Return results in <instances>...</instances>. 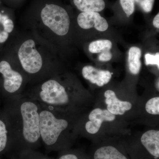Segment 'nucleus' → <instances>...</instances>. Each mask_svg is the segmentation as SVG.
Masks as SVG:
<instances>
[{"label":"nucleus","instance_id":"nucleus-12","mask_svg":"<svg viewBox=\"0 0 159 159\" xmlns=\"http://www.w3.org/2000/svg\"><path fill=\"white\" fill-rule=\"evenodd\" d=\"M142 145L148 153L156 159L159 157V131L148 130L141 138Z\"/></svg>","mask_w":159,"mask_h":159},{"label":"nucleus","instance_id":"nucleus-25","mask_svg":"<svg viewBox=\"0 0 159 159\" xmlns=\"http://www.w3.org/2000/svg\"><path fill=\"white\" fill-rule=\"evenodd\" d=\"M35 159H48V158H44V157H39L38 158V159H36V158H35Z\"/></svg>","mask_w":159,"mask_h":159},{"label":"nucleus","instance_id":"nucleus-21","mask_svg":"<svg viewBox=\"0 0 159 159\" xmlns=\"http://www.w3.org/2000/svg\"><path fill=\"white\" fill-rule=\"evenodd\" d=\"M145 64L148 66L154 65H155L159 68V53H157L155 55L148 53L145 54Z\"/></svg>","mask_w":159,"mask_h":159},{"label":"nucleus","instance_id":"nucleus-6","mask_svg":"<svg viewBox=\"0 0 159 159\" xmlns=\"http://www.w3.org/2000/svg\"><path fill=\"white\" fill-rule=\"evenodd\" d=\"M28 84L25 74L2 49L0 52V96L3 101L22 95Z\"/></svg>","mask_w":159,"mask_h":159},{"label":"nucleus","instance_id":"nucleus-23","mask_svg":"<svg viewBox=\"0 0 159 159\" xmlns=\"http://www.w3.org/2000/svg\"><path fill=\"white\" fill-rule=\"evenodd\" d=\"M58 159H81L80 157L74 153H66L63 154L59 157Z\"/></svg>","mask_w":159,"mask_h":159},{"label":"nucleus","instance_id":"nucleus-20","mask_svg":"<svg viewBox=\"0 0 159 159\" xmlns=\"http://www.w3.org/2000/svg\"><path fill=\"white\" fill-rule=\"evenodd\" d=\"M135 1L145 12H149L152 11L154 3V0H135Z\"/></svg>","mask_w":159,"mask_h":159},{"label":"nucleus","instance_id":"nucleus-19","mask_svg":"<svg viewBox=\"0 0 159 159\" xmlns=\"http://www.w3.org/2000/svg\"><path fill=\"white\" fill-rule=\"evenodd\" d=\"M120 4L123 11L129 17L134 13L135 10V0H120Z\"/></svg>","mask_w":159,"mask_h":159},{"label":"nucleus","instance_id":"nucleus-8","mask_svg":"<svg viewBox=\"0 0 159 159\" xmlns=\"http://www.w3.org/2000/svg\"><path fill=\"white\" fill-rule=\"evenodd\" d=\"M89 118V121L86 123L85 129L89 133L94 134L98 132L102 122L114 121L116 116L107 110L96 108L91 111Z\"/></svg>","mask_w":159,"mask_h":159},{"label":"nucleus","instance_id":"nucleus-2","mask_svg":"<svg viewBox=\"0 0 159 159\" xmlns=\"http://www.w3.org/2000/svg\"><path fill=\"white\" fill-rule=\"evenodd\" d=\"M2 109L9 122L12 146L30 149L41 141L40 105L25 94L3 101Z\"/></svg>","mask_w":159,"mask_h":159},{"label":"nucleus","instance_id":"nucleus-14","mask_svg":"<svg viewBox=\"0 0 159 159\" xmlns=\"http://www.w3.org/2000/svg\"><path fill=\"white\" fill-rule=\"evenodd\" d=\"M93 159H129L127 156L112 145L101 146L94 152Z\"/></svg>","mask_w":159,"mask_h":159},{"label":"nucleus","instance_id":"nucleus-17","mask_svg":"<svg viewBox=\"0 0 159 159\" xmlns=\"http://www.w3.org/2000/svg\"><path fill=\"white\" fill-rule=\"evenodd\" d=\"M112 43L108 39H99L90 43L89 47V51L93 54H101L111 51Z\"/></svg>","mask_w":159,"mask_h":159},{"label":"nucleus","instance_id":"nucleus-13","mask_svg":"<svg viewBox=\"0 0 159 159\" xmlns=\"http://www.w3.org/2000/svg\"><path fill=\"white\" fill-rule=\"evenodd\" d=\"M12 145L9 122L2 108H0V156Z\"/></svg>","mask_w":159,"mask_h":159},{"label":"nucleus","instance_id":"nucleus-3","mask_svg":"<svg viewBox=\"0 0 159 159\" xmlns=\"http://www.w3.org/2000/svg\"><path fill=\"white\" fill-rule=\"evenodd\" d=\"M78 88L77 80L73 76L61 73L30 85L23 94L42 105L71 111L78 101Z\"/></svg>","mask_w":159,"mask_h":159},{"label":"nucleus","instance_id":"nucleus-9","mask_svg":"<svg viewBox=\"0 0 159 159\" xmlns=\"http://www.w3.org/2000/svg\"><path fill=\"white\" fill-rule=\"evenodd\" d=\"M14 20L4 10L0 11V52L15 31Z\"/></svg>","mask_w":159,"mask_h":159},{"label":"nucleus","instance_id":"nucleus-22","mask_svg":"<svg viewBox=\"0 0 159 159\" xmlns=\"http://www.w3.org/2000/svg\"><path fill=\"white\" fill-rule=\"evenodd\" d=\"M112 53H111V51H108V52L99 54L98 56V60L99 61L106 62V61H110L112 59Z\"/></svg>","mask_w":159,"mask_h":159},{"label":"nucleus","instance_id":"nucleus-7","mask_svg":"<svg viewBox=\"0 0 159 159\" xmlns=\"http://www.w3.org/2000/svg\"><path fill=\"white\" fill-rule=\"evenodd\" d=\"M77 25L84 30L94 28L99 31H105L108 29L107 20L98 12H81L77 16Z\"/></svg>","mask_w":159,"mask_h":159},{"label":"nucleus","instance_id":"nucleus-15","mask_svg":"<svg viewBox=\"0 0 159 159\" xmlns=\"http://www.w3.org/2000/svg\"><path fill=\"white\" fill-rule=\"evenodd\" d=\"M74 5L81 12H99L105 7L103 0H73Z\"/></svg>","mask_w":159,"mask_h":159},{"label":"nucleus","instance_id":"nucleus-4","mask_svg":"<svg viewBox=\"0 0 159 159\" xmlns=\"http://www.w3.org/2000/svg\"><path fill=\"white\" fill-rule=\"evenodd\" d=\"M22 25L24 28L34 31L60 52L64 45L67 43V38L70 36L72 26L67 11L54 3L45 4L38 15L29 18Z\"/></svg>","mask_w":159,"mask_h":159},{"label":"nucleus","instance_id":"nucleus-16","mask_svg":"<svg viewBox=\"0 0 159 159\" xmlns=\"http://www.w3.org/2000/svg\"><path fill=\"white\" fill-rule=\"evenodd\" d=\"M142 51L138 47H132L128 52L129 68L132 74L137 75L140 72L141 67L140 60Z\"/></svg>","mask_w":159,"mask_h":159},{"label":"nucleus","instance_id":"nucleus-18","mask_svg":"<svg viewBox=\"0 0 159 159\" xmlns=\"http://www.w3.org/2000/svg\"><path fill=\"white\" fill-rule=\"evenodd\" d=\"M145 109L148 113L152 115L159 114V97L152 98L146 103Z\"/></svg>","mask_w":159,"mask_h":159},{"label":"nucleus","instance_id":"nucleus-24","mask_svg":"<svg viewBox=\"0 0 159 159\" xmlns=\"http://www.w3.org/2000/svg\"><path fill=\"white\" fill-rule=\"evenodd\" d=\"M153 25L157 29H159V14H157L155 16L153 20Z\"/></svg>","mask_w":159,"mask_h":159},{"label":"nucleus","instance_id":"nucleus-10","mask_svg":"<svg viewBox=\"0 0 159 159\" xmlns=\"http://www.w3.org/2000/svg\"><path fill=\"white\" fill-rule=\"evenodd\" d=\"M82 74L84 79L99 87L107 84L112 77V74L110 71L98 70L91 66L84 67Z\"/></svg>","mask_w":159,"mask_h":159},{"label":"nucleus","instance_id":"nucleus-1","mask_svg":"<svg viewBox=\"0 0 159 159\" xmlns=\"http://www.w3.org/2000/svg\"><path fill=\"white\" fill-rule=\"evenodd\" d=\"M33 85L62 73L61 52L30 29L16 30L3 49Z\"/></svg>","mask_w":159,"mask_h":159},{"label":"nucleus","instance_id":"nucleus-5","mask_svg":"<svg viewBox=\"0 0 159 159\" xmlns=\"http://www.w3.org/2000/svg\"><path fill=\"white\" fill-rule=\"evenodd\" d=\"M41 140L51 148L63 147L68 139L71 128L70 111L59 110L39 103Z\"/></svg>","mask_w":159,"mask_h":159},{"label":"nucleus","instance_id":"nucleus-11","mask_svg":"<svg viewBox=\"0 0 159 159\" xmlns=\"http://www.w3.org/2000/svg\"><path fill=\"white\" fill-rule=\"evenodd\" d=\"M104 96L107 110L115 116L123 115L126 111L132 108V105L130 102L119 100L114 91L111 90L106 91Z\"/></svg>","mask_w":159,"mask_h":159}]
</instances>
